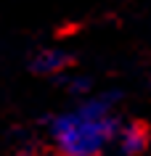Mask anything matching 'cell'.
<instances>
[{"mask_svg":"<svg viewBox=\"0 0 151 156\" xmlns=\"http://www.w3.org/2000/svg\"><path fill=\"white\" fill-rule=\"evenodd\" d=\"M69 87H72L74 93H85V95L90 93V82H88V80H72V82H69Z\"/></svg>","mask_w":151,"mask_h":156,"instance_id":"obj_4","label":"cell"},{"mask_svg":"<svg viewBox=\"0 0 151 156\" xmlns=\"http://www.w3.org/2000/svg\"><path fill=\"white\" fill-rule=\"evenodd\" d=\"M32 72L37 74H61V72H67L69 66H72V56L69 53H64V50H40V53H34L32 58Z\"/></svg>","mask_w":151,"mask_h":156,"instance_id":"obj_3","label":"cell"},{"mask_svg":"<svg viewBox=\"0 0 151 156\" xmlns=\"http://www.w3.org/2000/svg\"><path fill=\"white\" fill-rule=\"evenodd\" d=\"M149 140H151V135H149V130H146V124L127 122V124L119 127L114 143H117V148L125 156H138V154H143V151L149 148Z\"/></svg>","mask_w":151,"mask_h":156,"instance_id":"obj_2","label":"cell"},{"mask_svg":"<svg viewBox=\"0 0 151 156\" xmlns=\"http://www.w3.org/2000/svg\"><path fill=\"white\" fill-rule=\"evenodd\" d=\"M117 93L85 98L74 111L53 116L50 140L59 156H101L109 143L117 140L122 124L114 116Z\"/></svg>","mask_w":151,"mask_h":156,"instance_id":"obj_1","label":"cell"}]
</instances>
